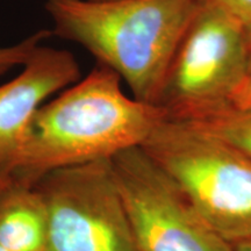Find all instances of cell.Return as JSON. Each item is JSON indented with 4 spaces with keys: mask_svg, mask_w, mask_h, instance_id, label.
Returning <instances> with one entry per match:
<instances>
[{
    "mask_svg": "<svg viewBox=\"0 0 251 251\" xmlns=\"http://www.w3.org/2000/svg\"><path fill=\"white\" fill-rule=\"evenodd\" d=\"M166 115L159 106L126 96L121 77L98 64L37 109L17 161L5 174L35 184L56 169L111 159L142 146Z\"/></svg>",
    "mask_w": 251,
    "mask_h": 251,
    "instance_id": "cell-1",
    "label": "cell"
},
{
    "mask_svg": "<svg viewBox=\"0 0 251 251\" xmlns=\"http://www.w3.org/2000/svg\"><path fill=\"white\" fill-rule=\"evenodd\" d=\"M203 0H47L52 34L115 71L133 98L159 106L169 71Z\"/></svg>",
    "mask_w": 251,
    "mask_h": 251,
    "instance_id": "cell-2",
    "label": "cell"
},
{
    "mask_svg": "<svg viewBox=\"0 0 251 251\" xmlns=\"http://www.w3.org/2000/svg\"><path fill=\"white\" fill-rule=\"evenodd\" d=\"M231 244L251 238V157L190 122L166 117L141 146Z\"/></svg>",
    "mask_w": 251,
    "mask_h": 251,
    "instance_id": "cell-3",
    "label": "cell"
},
{
    "mask_svg": "<svg viewBox=\"0 0 251 251\" xmlns=\"http://www.w3.org/2000/svg\"><path fill=\"white\" fill-rule=\"evenodd\" d=\"M35 185L47 209L45 251H139L111 159L56 169Z\"/></svg>",
    "mask_w": 251,
    "mask_h": 251,
    "instance_id": "cell-4",
    "label": "cell"
},
{
    "mask_svg": "<svg viewBox=\"0 0 251 251\" xmlns=\"http://www.w3.org/2000/svg\"><path fill=\"white\" fill-rule=\"evenodd\" d=\"M248 77L246 27L203 0L172 62L159 107L183 119L224 105Z\"/></svg>",
    "mask_w": 251,
    "mask_h": 251,
    "instance_id": "cell-5",
    "label": "cell"
},
{
    "mask_svg": "<svg viewBox=\"0 0 251 251\" xmlns=\"http://www.w3.org/2000/svg\"><path fill=\"white\" fill-rule=\"evenodd\" d=\"M111 165L137 250L235 251L141 147L117 153Z\"/></svg>",
    "mask_w": 251,
    "mask_h": 251,
    "instance_id": "cell-6",
    "label": "cell"
},
{
    "mask_svg": "<svg viewBox=\"0 0 251 251\" xmlns=\"http://www.w3.org/2000/svg\"><path fill=\"white\" fill-rule=\"evenodd\" d=\"M24 65L18 77L0 86V174L17 161L41 103L80 78L78 62L67 50L37 46Z\"/></svg>",
    "mask_w": 251,
    "mask_h": 251,
    "instance_id": "cell-7",
    "label": "cell"
},
{
    "mask_svg": "<svg viewBox=\"0 0 251 251\" xmlns=\"http://www.w3.org/2000/svg\"><path fill=\"white\" fill-rule=\"evenodd\" d=\"M47 209L35 184L0 175V244L11 251H45Z\"/></svg>",
    "mask_w": 251,
    "mask_h": 251,
    "instance_id": "cell-8",
    "label": "cell"
},
{
    "mask_svg": "<svg viewBox=\"0 0 251 251\" xmlns=\"http://www.w3.org/2000/svg\"><path fill=\"white\" fill-rule=\"evenodd\" d=\"M178 120L190 122L215 135L251 157V107L230 101Z\"/></svg>",
    "mask_w": 251,
    "mask_h": 251,
    "instance_id": "cell-9",
    "label": "cell"
},
{
    "mask_svg": "<svg viewBox=\"0 0 251 251\" xmlns=\"http://www.w3.org/2000/svg\"><path fill=\"white\" fill-rule=\"evenodd\" d=\"M52 35L50 30H40L33 34L27 39L21 41L18 45L0 48V76L6 71L18 64H25L30 57L34 49L42 42Z\"/></svg>",
    "mask_w": 251,
    "mask_h": 251,
    "instance_id": "cell-10",
    "label": "cell"
},
{
    "mask_svg": "<svg viewBox=\"0 0 251 251\" xmlns=\"http://www.w3.org/2000/svg\"><path fill=\"white\" fill-rule=\"evenodd\" d=\"M247 27L251 24V0H206Z\"/></svg>",
    "mask_w": 251,
    "mask_h": 251,
    "instance_id": "cell-11",
    "label": "cell"
},
{
    "mask_svg": "<svg viewBox=\"0 0 251 251\" xmlns=\"http://www.w3.org/2000/svg\"><path fill=\"white\" fill-rule=\"evenodd\" d=\"M230 101L242 107H251V78L248 77L236 87Z\"/></svg>",
    "mask_w": 251,
    "mask_h": 251,
    "instance_id": "cell-12",
    "label": "cell"
},
{
    "mask_svg": "<svg viewBox=\"0 0 251 251\" xmlns=\"http://www.w3.org/2000/svg\"><path fill=\"white\" fill-rule=\"evenodd\" d=\"M246 42L248 55V72H249V78H251V24L246 27Z\"/></svg>",
    "mask_w": 251,
    "mask_h": 251,
    "instance_id": "cell-13",
    "label": "cell"
},
{
    "mask_svg": "<svg viewBox=\"0 0 251 251\" xmlns=\"http://www.w3.org/2000/svg\"><path fill=\"white\" fill-rule=\"evenodd\" d=\"M235 251H251V238L233 244Z\"/></svg>",
    "mask_w": 251,
    "mask_h": 251,
    "instance_id": "cell-14",
    "label": "cell"
},
{
    "mask_svg": "<svg viewBox=\"0 0 251 251\" xmlns=\"http://www.w3.org/2000/svg\"><path fill=\"white\" fill-rule=\"evenodd\" d=\"M0 251H11V250H8V249H6L5 247H2L1 244H0Z\"/></svg>",
    "mask_w": 251,
    "mask_h": 251,
    "instance_id": "cell-15",
    "label": "cell"
},
{
    "mask_svg": "<svg viewBox=\"0 0 251 251\" xmlns=\"http://www.w3.org/2000/svg\"><path fill=\"white\" fill-rule=\"evenodd\" d=\"M96 1H106V0H96Z\"/></svg>",
    "mask_w": 251,
    "mask_h": 251,
    "instance_id": "cell-16",
    "label": "cell"
}]
</instances>
